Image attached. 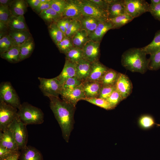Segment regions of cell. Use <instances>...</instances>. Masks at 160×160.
Returning <instances> with one entry per match:
<instances>
[{
    "instance_id": "6da1fadb",
    "label": "cell",
    "mask_w": 160,
    "mask_h": 160,
    "mask_svg": "<svg viewBox=\"0 0 160 160\" xmlns=\"http://www.w3.org/2000/svg\"><path fill=\"white\" fill-rule=\"evenodd\" d=\"M49 98L50 109L61 129L63 137L68 143L73 128L76 107L59 97H51Z\"/></svg>"
},
{
    "instance_id": "7a4b0ae2",
    "label": "cell",
    "mask_w": 160,
    "mask_h": 160,
    "mask_svg": "<svg viewBox=\"0 0 160 160\" xmlns=\"http://www.w3.org/2000/svg\"><path fill=\"white\" fill-rule=\"evenodd\" d=\"M146 55L141 48L129 49L122 54L121 64L130 71L143 73L148 69V59Z\"/></svg>"
},
{
    "instance_id": "3957f363",
    "label": "cell",
    "mask_w": 160,
    "mask_h": 160,
    "mask_svg": "<svg viewBox=\"0 0 160 160\" xmlns=\"http://www.w3.org/2000/svg\"><path fill=\"white\" fill-rule=\"evenodd\" d=\"M18 109V117L26 125L41 124L44 121V115L42 110L27 102L22 103Z\"/></svg>"
},
{
    "instance_id": "277c9868",
    "label": "cell",
    "mask_w": 160,
    "mask_h": 160,
    "mask_svg": "<svg viewBox=\"0 0 160 160\" xmlns=\"http://www.w3.org/2000/svg\"><path fill=\"white\" fill-rule=\"evenodd\" d=\"M26 126L17 116L7 127L12 133L19 150L27 146L28 133Z\"/></svg>"
},
{
    "instance_id": "5b68a950",
    "label": "cell",
    "mask_w": 160,
    "mask_h": 160,
    "mask_svg": "<svg viewBox=\"0 0 160 160\" xmlns=\"http://www.w3.org/2000/svg\"><path fill=\"white\" fill-rule=\"evenodd\" d=\"M80 8L83 16L91 17L101 22L108 20L107 13L89 0H79Z\"/></svg>"
},
{
    "instance_id": "8992f818",
    "label": "cell",
    "mask_w": 160,
    "mask_h": 160,
    "mask_svg": "<svg viewBox=\"0 0 160 160\" xmlns=\"http://www.w3.org/2000/svg\"><path fill=\"white\" fill-rule=\"evenodd\" d=\"M38 79L40 82L39 88L44 95L48 98L59 97L62 86L57 77L52 79L38 77Z\"/></svg>"
},
{
    "instance_id": "52a82bcc",
    "label": "cell",
    "mask_w": 160,
    "mask_h": 160,
    "mask_svg": "<svg viewBox=\"0 0 160 160\" xmlns=\"http://www.w3.org/2000/svg\"><path fill=\"white\" fill-rule=\"evenodd\" d=\"M0 101L6 103L17 109L21 104L15 90L9 81L3 82L0 84Z\"/></svg>"
},
{
    "instance_id": "ba28073f",
    "label": "cell",
    "mask_w": 160,
    "mask_h": 160,
    "mask_svg": "<svg viewBox=\"0 0 160 160\" xmlns=\"http://www.w3.org/2000/svg\"><path fill=\"white\" fill-rule=\"evenodd\" d=\"M126 13L134 19L149 12L150 4L144 0H124Z\"/></svg>"
},
{
    "instance_id": "9c48e42d",
    "label": "cell",
    "mask_w": 160,
    "mask_h": 160,
    "mask_svg": "<svg viewBox=\"0 0 160 160\" xmlns=\"http://www.w3.org/2000/svg\"><path fill=\"white\" fill-rule=\"evenodd\" d=\"M17 109L0 101V132L7 128L17 116Z\"/></svg>"
},
{
    "instance_id": "30bf717a",
    "label": "cell",
    "mask_w": 160,
    "mask_h": 160,
    "mask_svg": "<svg viewBox=\"0 0 160 160\" xmlns=\"http://www.w3.org/2000/svg\"><path fill=\"white\" fill-rule=\"evenodd\" d=\"M100 42L90 40L82 49L84 59L93 63L99 60Z\"/></svg>"
},
{
    "instance_id": "8fae6325",
    "label": "cell",
    "mask_w": 160,
    "mask_h": 160,
    "mask_svg": "<svg viewBox=\"0 0 160 160\" xmlns=\"http://www.w3.org/2000/svg\"><path fill=\"white\" fill-rule=\"evenodd\" d=\"M66 1V4L62 18H68L80 20L83 16L80 8L79 0Z\"/></svg>"
},
{
    "instance_id": "7c38bea8",
    "label": "cell",
    "mask_w": 160,
    "mask_h": 160,
    "mask_svg": "<svg viewBox=\"0 0 160 160\" xmlns=\"http://www.w3.org/2000/svg\"><path fill=\"white\" fill-rule=\"evenodd\" d=\"M60 95L62 100L76 107L77 102L86 98L81 84L69 91H62Z\"/></svg>"
},
{
    "instance_id": "4fadbf2b",
    "label": "cell",
    "mask_w": 160,
    "mask_h": 160,
    "mask_svg": "<svg viewBox=\"0 0 160 160\" xmlns=\"http://www.w3.org/2000/svg\"><path fill=\"white\" fill-rule=\"evenodd\" d=\"M116 89L123 100L127 98L132 92V86L129 78L124 74L119 73L115 84Z\"/></svg>"
},
{
    "instance_id": "5bb4252c",
    "label": "cell",
    "mask_w": 160,
    "mask_h": 160,
    "mask_svg": "<svg viewBox=\"0 0 160 160\" xmlns=\"http://www.w3.org/2000/svg\"><path fill=\"white\" fill-rule=\"evenodd\" d=\"M107 11L108 19L126 14L124 0H108Z\"/></svg>"
},
{
    "instance_id": "9a60e30c",
    "label": "cell",
    "mask_w": 160,
    "mask_h": 160,
    "mask_svg": "<svg viewBox=\"0 0 160 160\" xmlns=\"http://www.w3.org/2000/svg\"><path fill=\"white\" fill-rule=\"evenodd\" d=\"M81 85L86 98L98 97L102 86L100 82L86 80Z\"/></svg>"
},
{
    "instance_id": "2e32d148",
    "label": "cell",
    "mask_w": 160,
    "mask_h": 160,
    "mask_svg": "<svg viewBox=\"0 0 160 160\" xmlns=\"http://www.w3.org/2000/svg\"><path fill=\"white\" fill-rule=\"evenodd\" d=\"M113 29L112 24L108 20L100 22L95 30L89 35L90 40L100 42L103 36L108 31Z\"/></svg>"
},
{
    "instance_id": "e0dca14e",
    "label": "cell",
    "mask_w": 160,
    "mask_h": 160,
    "mask_svg": "<svg viewBox=\"0 0 160 160\" xmlns=\"http://www.w3.org/2000/svg\"><path fill=\"white\" fill-rule=\"evenodd\" d=\"M0 146L13 151H19L14 137L8 128L0 132Z\"/></svg>"
},
{
    "instance_id": "ac0fdd59",
    "label": "cell",
    "mask_w": 160,
    "mask_h": 160,
    "mask_svg": "<svg viewBox=\"0 0 160 160\" xmlns=\"http://www.w3.org/2000/svg\"><path fill=\"white\" fill-rule=\"evenodd\" d=\"M108 69L99 60L92 63L90 73L86 80L99 82Z\"/></svg>"
},
{
    "instance_id": "d6986e66",
    "label": "cell",
    "mask_w": 160,
    "mask_h": 160,
    "mask_svg": "<svg viewBox=\"0 0 160 160\" xmlns=\"http://www.w3.org/2000/svg\"><path fill=\"white\" fill-rule=\"evenodd\" d=\"M21 150L18 160H43L41 152L34 147L27 145Z\"/></svg>"
},
{
    "instance_id": "ffe728a7",
    "label": "cell",
    "mask_w": 160,
    "mask_h": 160,
    "mask_svg": "<svg viewBox=\"0 0 160 160\" xmlns=\"http://www.w3.org/2000/svg\"><path fill=\"white\" fill-rule=\"evenodd\" d=\"M91 63L84 59L76 63V76L82 82L86 81L89 75Z\"/></svg>"
},
{
    "instance_id": "44dd1931",
    "label": "cell",
    "mask_w": 160,
    "mask_h": 160,
    "mask_svg": "<svg viewBox=\"0 0 160 160\" xmlns=\"http://www.w3.org/2000/svg\"><path fill=\"white\" fill-rule=\"evenodd\" d=\"M76 76V63L65 60L63 69L57 77L62 85L68 79Z\"/></svg>"
},
{
    "instance_id": "7402d4cb",
    "label": "cell",
    "mask_w": 160,
    "mask_h": 160,
    "mask_svg": "<svg viewBox=\"0 0 160 160\" xmlns=\"http://www.w3.org/2000/svg\"><path fill=\"white\" fill-rule=\"evenodd\" d=\"M7 26L8 31L28 30L24 15L15 16L12 15L9 18Z\"/></svg>"
},
{
    "instance_id": "603a6c76",
    "label": "cell",
    "mask_w": 160,
    "mask_h": 160,
    "mask_svg": "<svg viewBox=\"0 0 160 160\" xmlns=\"http://www.w3.org/2000/svg\"><path fill=\"white\" fill-rule=\"evenodd\" d=\"M8 34L13 39L15 46H20L32 36L28 30L8 31Z\"/></svg>"
},
{
    "instance_id": "cb8c5ba5",
    "label": "cell",
    "mask_w": 160,
    "mask_h": 160,
    "mask_svg": "<svg viewBox=\"0 0 160 160\" xmlns=\"http://www.w3.org/2000/svg\"><path fill=\"white\" fill-rule=\"evenodd\" d=\"M28 5L26 1L13 0L9 7L12 15L15 16H23L27 11Z\"/></svg>"
},
{
    "instance_id": "d4e9b609",
    "label": "cell",
    "mask_w": 160,
    "mask_h": 160,
    "mask_svg": "<svg viewBox=\"0 0 160 160\" xmlns=\"http://www.w3.org/2000/svg\"><path fill=\"white\" fill-rule=\"evenodd\" d=\"M20 61L29 57L35 47L34 42L32 36L22 44L20 46Z\"/></svg>"
},
{
    "instance_id": "484cf974",
    "label": "cell",
    "mask_w": 160,
    "mask_h": 160,
    "mask_svg": "<svg viewBox=\"0 0 160 160\" xmlns=\"http://www.w3.org/2000/svg\"><path fill=\"white\" fill-rule=\"evenodd\" d=\"M74 47L82 49L89 40V34L83 29H80L71 38Z\"/></svg>"
},
{
    "instance_id": "4316f807",
    "label": "cell",
    "mask_w": 160,
    "mask_h": 160,
    "mask_svg": "<svg viewBox=\"0 0 160 160\" xmlns=\"http://www.w3.org/2000/svg\"><path fill=\"white\" fill-rule=\"evenodd\" d=\"M80 21L81 29L85 30L89 35L95 30L99 23L101 22L95 18L86 16H83Z\"/></svg>"
},
{
    "instance_id": "83f0119b",
    "label": "cell",
    "mask_w": 160,
    "mask_h": 160,
    "mask_svg": "<svg viewBox=\"0 0 160 160\" xmlns=\"http://www.w3.org/2000/svg\"><path fill=\"white\" fill-rule=\"evenodd\" d=\"M1 57L11 63L20 62L19 46H14L6 52L0 55Z\"/></svg>"
},
{
    "instance_id": "f1b7e54d",
    "label": "cell",
    "mask_w": 160,
    "mask_h": 160,
    "mask_svg": "<svg viewBox=\"0 0 160 160\" xmlns=\"http://www.w3.org/2000/svg\"><path fill=\"white\" fill-rule=\"evenodd\" d=\"M46 22L51 24L56 23L62 18V16L51 7L38 15Z\"/></svg>"
},
{
    "instance_id": "f546056e",
    "label": "cell",
    "mask_w": 160,
    "mask_h": 160,
    "mask_svg": "<svg viewBox=\"0 0 160 160\" xmlns=\"http://www.w3.org/2000/svg\"><path fill=\"white\" fill-rule=\"evenodd\" d=\"M141 49L146 55H150L160 50V30L156 33L152 41Z\"/></svg>"
},
{
    "instance_id": "4dcf8cb0",
    "label": "cell",
    "mask_w": 160,
    "mask_h": 160,
    "mask_svg": "<svg viewBox=\"0 0 160 160\" xmlns=\"http://www.w3.org/2000/svg\"><path fill=\"white\" fill-rule=\"evenodd\" d=\"M119 73L109 68L101 78L99 82L102 86L115 85L117 81Z\"/></svg>"
},
{
    "instance_id": "1f68e13d",
    "label": "cell",
    "mask_w": 160,
    "mask_h": 160,
    "mask_svg": "<svg viewBox=\"0 0 160 160\" xmlns=\"http://www.w3.org/2000/svg\"><path fill=\"white\" fill-rule=\"evenodd\" d=\"M48 30L51 39L56 45L65 36L58 27L56 23L50 24L48 26Z\"/></svg>"
},
{
    "instance_id": "d6a6232c",
    "label": "cell",
    "mask_w": 160,
    "mask_h": 160,
    "mask_svg": "<svg viewBox=\"0 0 160 160\" xmlns=\"http://www.w3.org/2000/svg\"><path fill=\"white\" fill-rule=\"evenodd\" d=\"M134 19L132 17L125 14L114 18L108 19L113 26V29H118L131 21Z\"/></svg>"
},
{
    "instance_id": "836d02e7",
    "label": "cell",
    "mask_w": 160,
    "mask_h": 160,
    "mask_svg": "<svg viewBox=\"0 0 160 160\" xmlns=\"http://www.w3.org/2000/svg\"><path fill=\"white\" fill-rule=\"evenodd\" d=\"M65 54V60L75 63L84 59L82 49L77 47H74Z\"/></svg>"
},
{
    "instance_id": "e575fe53",
    "label": "cell",
    "mask_w": 160,
    "mask_h": 160,
    "mask_svg": "<svg viewBox=\"0 0 160 160\" xmlns=\"http://www.w3.org/2000/svg\"><path fill=\"white\" fill-rule=\"evenodd\" d=\"M138 124L140 128L144 130L151 129L156 124L154 118L149 115L141 116L138 120Z\"/></svg>"
},
{
    "instance_id": "d590c367",
    "label": "cell",
    "mask_w": 160,
    "mask_h": 160,
    "mask_svg": "<svg viewBox=\"0 0 160 160\" xmlns=\"http://www.w3.org/2000/svg\"><path fill=\"white\" fill-rule=\"evenodd\" d=\"M15 46L12 38L8 34L6 35L0 39V54L6 52Z\"/></svg>"
},
{
    "instance_id": "8d00e7d4",
    "label": "cell",
    "mask_w": 160,
    "mask_h": 160,
    "mask_svg": "<svg viewBox=\"0 0 160 160\" xmlns=\"http://www.w3.org/2000/svg\"><path fill=\"white\" fill-rule=\"evenodd\" d=\"M84 100L106 110H111L113 109L106 99L96 97L85 98Z\"/></svg>"
},
{
    "instance_id": "74e56055",
    "label": "cell",
    "mask_w": 160,
    "mask_h": 160,
    "mask_svg": "<svg viewBox=\"0 0 160 160\" xmlns=\"http://www.w3.org/2000/svg\"><path fill=\"white\" fill-rule=\"evenodd\" d=\"M150 55L148 59V69L155 70L160 68V50Z\"/></svg>"
},
{
    "instance_id": "f35d334b",
    "label": "cell",
    "mask_w": 160,
    "mask_h": 160,
    "mask_svg": "<svg viewBox=\"0 0 160 160\" xmlns=\"http://www.w3.org/2000/svg\"><path fill=\"white\" fill-rule=\"evenodd\" d=\"M82 81L76 76L69 78L62 85V91H69L80 85Z\"/></svg>"
},
{
    "instance_id": "ab89813d",
    "label": "cell",
    "mask_w": 160,
    "mask_h": 160,
    "mask_svg": "<svg viewBox=\"0 0 160 160\" xmlns=\"http://www.w3.org/2000/svg\"><path fill=\"white\" fill-rule=\"evenodd\" d=\"M56 46L60 52L64 54L73 47L72 38L66 36L63 39L58 43Z\"/></svg>"
},
{
    "instance_id": "60d3db41",
    "label": "cell",
    "mask_w": 160,
    "mask_h": 160,
    "mask_svg": "<svg viewBox=\"0 0 160 160\" xmlns=\"http://www.w3.org/2000/svg\"><path fill=\"white\" fill-rule=\"evenodd\" d=\"M81 29L80 21L76 20H72L66 30L65 35L66 36L72 38L76 33Z\"/></svg>"
},
{
    "instance_id": "b9f144b4",
    "label": "cell",
    "mask_w": 160,
    "mask_h": 160,
    "mask_svg": "<svg viewBox=\"0 0 160 160\" xmlns=\"http://www.w3.org/2000/svg\"><path fill=\"white\" fill-rule=\"evenodd\" d=\"M66 2L65 0H52L51 7L62 17Z\"/></svg>"
},
{
    "instance_id": "7bdbcfd3",
    "label": "cell",
    "mask_w": 160,
    "mask_h": 160,
    "mask_svg": "<svg viewBox=\"0 0 160 160\" xmlns=\"http://www.w3.org/2000/svg\"><path fill=\"white\" fill-rule=\"evenodd\" d=\"M12 15L9 7L0 5V22L7 26L9 18Z\"/></svg>"
},
{
    "instance_id": "ee69618b",
    "label": "cell",
    "mask_w": 160,
    "mask_h": 160,
    "mask_svg": "<svg viewBox=\"0 0 160 160\" xmlns=\"http://www.w3.org/2000/svg\"><path fill=\"white\" fill-rule=\"evenodd\" d=\"M106 100L114 109L123 99L120 94L115 89Z\"/></svg>"
},
{
    "instance_id": "f6af8a7d",
    "label": "cell",
    "mask_w": 160,
    "mask_h": 160,
    "mask_svg": "<svg viewBox=\"0 0 160 160\" xmlns=\"http://www.w3.org/2000/svg\"><path fill=\"white\" fill-rule=\"evenodd\" d=\"M115 89V85L102 86L98 97L106 100Z\"/></svg>"
},
{
    "instance_id": "bcb514c9",
    "label": "cell",
    "mask_w": 160,
    "mask_h": 160,
    "mask_svg": "<svg viewBox=\"0 0 160 160\" xmlns=\"http://www.w3.org/2000/svg\"><path fill=\"white\" fill-rule=\"evenodd\" d=\"M149 12L155 19L160 21V4L153 6L150 5Z\"/></svg>"
},
{
    "instance_id": "7dc6e473",
    "label": "cell",
    "mask_w": 160,
    "mask_h": 160,
    "mask_svg": "<svg viewBox=\"0 0 160 160\" xmlns=\"http://www.w3.org/2000/svg\"><path fill=\"white\" fill-rule=\"evenodd\" d=\"M52 0H47L44 3H41L38 6L33 10L36 13L39 14L42 11L51 7Z\"/></svg>"
},
{
    "instance_id": "c3c4849f",
    "label": "cell",
    "mask_w": 160,
    "mask_h": 160,
    "mask_svg": "<svg viewBox=\"0 0 160 160\" xmlns=\"http://www.w3.org/2000/svg\"><path fill=\"white\" fill-rule=\"evenodd\" d=\"M102 9L107 12L108 3V0H89Z\"/></svg>"
},
{
    "instance_id": "681fc988",
    "label": "cell",
    "mask_w": 160,
    "mask_h": 160,
    "mask_svg": "<svg viewBox=\"0 0 160 160\" xmlns=\"http://www.w3.org/2000/svg\"><path fill=\"white\" fill-rule=\"evenodd\" d=\"M20 153L19 151H15L8 156L0 159V160H18Z\"/></svg>"
},
{
    "instance_id": "f907efd6",
    "label": "cell",
    "mask_w": 160,
    "mask_h": 160,
    "mask_svg": "<svg viewBox=\"0 0 160 160\" xmlns=\"http://www.w3.org/2000/svg\"><path fill=\"white\" fill-rule=\"evenodd\" d=\"M15 151L0 146V159L5 157Z\"/></svg>"
},
{
    "instance_id": "816d5d0a",
    "label": "cell",
    "mask_w": 160,
    "mask_h": 160,
    "mask_svg": "<svg viewBox=\"0 0 160 160\" xmlns=\"http://www.w3.org/2000/svg\"><path fill=\"white\" fill-rule=\"evenodd\" d=\"M26 1L28 5L33 10L37 7L41 3L40 0H27Z\"/></svg>"
},
{
    "instance_id": "f5cc1de1",
    "label": "cell",
    "mask_w": 160,
    "mask_h": 160,
    "mask_svg": "<svg viewBox=\"0 0 160 160\" xmlns=\"http://www.w3.org/2000/svg\"><path fill=\"white\" fill-rule=\"evenodd\" d=\"M56 24L60 28V29L63 32V33L65 35V33L66 31V29L65 28L64 24L62 20V19L61 18L59 20L57 23Z\"/></svg>"
},
{
    "instance_id": "db71d44e",
    "label": "cell",
    "mask_w": 160,
    "mask_h": 160,
    "mask_svg": "<svg viewBox=\"0 0 160 160\" xmlns=\"http://www.w3.org/2000/svg\"><path fill=\"white\" fill-rule=\"evenodd\" d=\"M13 0H0V5L9 7Z\"/></svg>"
},
{
    "instance_id": "11a10c76",
    "label": "cell",
    "mask_w": 160,
    "mask_h": 160,
    "mask_svg": "<svg viewBox=\"0 0 160 160\" xmlns=\"http://www.w3.org/2000/svg\"><path fill=\"white\" fill-rule=\"evenodd\" d=\"M62 19L66 30L72 19L68 18H62Z\"/></svg>"
},
{
    "instance_id": "9f6ffc18",
    "label": "cell",
    "mask_w": 160,
    "mask_h": 160,
    "mask_svg": "<svg viewBox=\"0 0 160 160\" xmlns=\"http://www.w3.org/2000/svg\"><path fill=\"white\" fill-rule=\"evenodd\" d=\"M150 4L152 6L160 4V0H151Z\"/></svg>"
},
{
    "instance_id": "6f0895ef",
    "label": "cell",
    "mask_w": 160,
    "mask_h": 160,
    "mask_svg": "<svg viewBox=\"0 0 160 160\" xmlns=\"http://www.w3.org/2000/svg\"><path fill=\"white\" fill-rule=\"evenodd\" d=\"M47 0H40L41 3H44L47 1Z\"/></svg>"
}]
</instances>
